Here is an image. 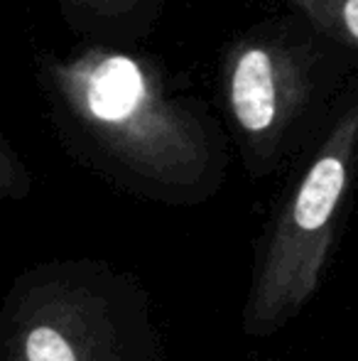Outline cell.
I'll use <instances>...</instances> for the list:
<instances>
[{
	"label": "cell",
	"instance_id": "3957f363",
	"mask_svg": "<svg viewBox=\"0 0 358 361\" xmlns=\"http://www.w3.org/2000/svg\"><path fill=\"white\" fill-rule=\"evenodd\" d=\"M358 182V76H351L285 207L287 258H297L292 302L314 290L321 258L331 248Z\"/></svg>",
	"mask_w": 358,
	"mask_h": 361
},
{
	"label": "cell",
	"instance_id": "8992f818",
	"mask_svg": "<svg viewBox=\"0 0 358 361\" xmlns=\"http://www.w3.org/2000/svg\"><path fill=\"white\" fill-rule=\"evenodd\" d=\"M27 361H77L74 352L59 332L37 327L27 337Z\"/></svg>",
	"mask_w": 358,
	"mask_h": 361
},
{
	"label": "cell",
	"instance_id": "52a82bcc",
	"mask_svg": "<svg viewBox=\"0 0 358 361\" xmlns=\"http://www.w3.org/2000/svg\"><path fill=\"white\" fill-rule=\"evenodd\" d=\"M10 170V160H8V147L5 143L0 140V175H5V172Z\"/></svg>",
	"mask_w": 358,
	"mask_h": 361
},
{
	"label": "cell",
	"instance_id": "5b68a950",
	"mask_svg": "<svg viewBox=\"0 0 358 361\" xmlns=\"http://www.w3.org/2000/svg\"><path fill=\"white\" fill-rule=\"evenodd\" d=\"M358 59V0H277Z\"/></svg>",
	"mask_w": 358,
	"mask_h": 361
},
{
	"label": "cell",
	"instance_id": "277c9868",
	"mask_svg": "<svg viewBox=\"0 0 358 361\" xmlns=\"http://www.w3.org/2000/svg\"><path fill=\"white\" fill-rule=\"evenodd\" d=\"M167 0H57L59 13L82 42L135 47L153 35Z\"/></svg>",
	"mask_w": 358,
	"mask_h": 361
},
{
	"label": "cell",
	"instance_id": "7a4b0ae2",
	"mask_svg": "<svg viewBox=\"0 0 358 361\" xmlns=\"http://www.w3.org/2000/svg\"><path fill=\"white\" fill-rule=\"evenodd\" d=\"M356 67L349 49L287 10L226 42L221 109L250 160L275 165L319 135Z\"/></svg>",
	"mask_w": 358,
	"mask_h": 361
},
{
	"label": "cell",
	"instance_id": "6da1fadb",
	"mask_svg": "<svg viewBox=\"0 0 358 361\" xmlns=\"http://www.w3.org/2000/svg\"><path fill=\"white\" fill-rule=\"evenodd\" d=\"M37 86L64 138L135 170H196L219 150L209 104L138 44L42 52Z\"/></svg>",
	"mask_w": 358,
	"mask_h": 361
}]
</instances>
